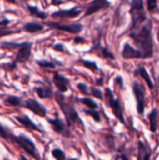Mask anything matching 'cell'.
I'll use <instances>...</instances> for the list:
<instances>
[{
	"label": "cell",
	"instance_id": "1",
	"mask_svg": "<svg viewBox=\"0 0 159 160\" xmlns=\"http://www.w3.org/2000/svg\"><path fill=\"white\" fill-rule=\"evenodd\" d=\"M129 38L133 40L139 51L142 53L143 59L150 58L154 53V41L152 37V22L148 21L140 27L131 30Z\"/></svg>",
	"mask_w": 159,
	"mask_h": 160
},
{
	"label": "cell",
	"instance_id": "2",
	"mask_svg": "<svg viewBox=\"0 0 159 160\" xmlns=\"http://www.w3.org/2000/svg\"><path fill=\"white\" fill-rule=\"evenodd\" d=\"M55 98H56L57 103L59 104V107H60L61 111L64 113V116H65V118L67 120V126L71 127L72 125H78L84 131V125L82 122L81 118H80V115H79L78 112L75 110V108L70 103L67 102L65 100V97L60 93L55 94Z\"/></svg>",
	"mask_w": 159,
	"mask_h": 160
},
{
	"label": "cell",
	"instance_id": "3",
	"mask_svg": "<svg viewBox=\"0 0 159 160\" xmlns=\"http://www.w3.org/2000/svg\"><path fill=\"white\" fill-rule=\"evenodd\" d=\"M131 15L132 25L130 30L136 29L142 25V23L146 21V14L143 8V1L142 0H133L131 2V8L129 10Z\"/></svg>",
	"mask_w": 159,
	"mask_h": 160
},
{
	"label": "cell",
	"instance_id": "4",
	"mask_svg": "<svg viewBox=\"0 0 159 160\" xmlns=\"http://www.w3.org/2000/svg\"><path fill=\"white\" fill-rule=\"evenodd\" d=\"M9 139L11 141H13V142L18 144L22 149H23L29 156H31L32 158H34L36 159H38V156L37 154V148H36L35 143L33 142V141L31 139L26 137L24 134H20L19 136H14L13 134H10Z\"/></svg>",
	"mask_w": 159,
	"mask_h": 160
},
{
	"label": "cell",
	"instance_id": "5",
	"mask_svg": "<svg viewBox=\"0 0 159 160\" xmlns=\"http://www.w3.org/2000/svg\"><path fill=\"white\" fill-rule=\"evenodd\" d=\"M105 101L107 102L108 106L112 109V113L114 114V116L122 123V124H126L125 121V117H124V112L120 104L119 99H115L113 97V94L112 92V90L110 88H106L105 89Z\"/></svg>",
	"mask_w": 159,
	"mask_h": 160
},
{
	"label": "cell",
	"instance_id": "6",
	"mask_svg": "<svg viewBox=\"0 0 159 160\" xmlns=\"http://www.w3.org/2000/svg\"><path fill=\"white\" fill-rule=\"evenodd\" d=\"M46 25H48L51 28H54L60 31H65V32H68L71 34H79L82 32V23H68V24H65V23H60V22H45Z\"/></svg>",
	"mask_w": 159,
	"mask_h": 160
},
{
	"label": "cell",
	"instance_id": "7",
	"mask_svg": "<svg viewBox=\"0 0 159 160\" xmlns=\"http://www.w3.org/2000/svg\"><path fill=\"white\" fill-rule=\"evenodd\" d=\"M133 94L136 98L137 102V111L139 114H142L145 110V102H144V90L143 88L139 84V82H135L132 86Z\"/></svg>",
	"mask_w": 159,
	"mask_h": 160
},
{
	"label": "cell",
	"instance_id": "8",
	"mask_svg": "<svg viewBox=\"0 0 159 160\" xmlns=\"http://www.w3.org/2000/svg\"><path fill=\"white\" fill-rule=\"evenodd\" d=\"M32 42H22V46L18 49L15 57V63H25L31 57Z\"/></svg>",
	"mask_w": 159,
	"mask_h": 160
},
{
	"label": "cell",
	"instance_id": "9",
	"mask_svg": "<svg viewBox=\"0 0 159 160\" xmlns=\"http://www.w3.org/2000/svg\"><path fill=\"white\" fill-rule=\"evenodd\" d=\"M22 107L28 109L29 111L33 112L35 114H37L38 116H41V117L46 116V112H47L46 108L36 99L28 98L26 100H23Z\"/></svg>",
	"mask_w": 159,
	"mask_h": 160
},
{
	"label": "cell",
	"instance_id": "10",
	"mask_svg": "<svg viewBox=\"0 0 159 160\" xmlns=\"http://www.w3.org/2000/svg\"><path fill=\"white\" fill-rule=\"evenodd\" d=\"M48 122L52 126V129L56 133L61 134V135H63L65 137H69L70 136V131H69V129L67 128V125L65 124V122L62 119H60L58 117H56L54 119L48 118Z\"/></svg>",
	"mask_w": 159,
	"mask_h": 160
},
{
	"label": "cell",
	"instance_id": "11",
	"mask_svg": "<svg viewBox=\"0 0 159 160\" xmlns=\"http://www.w3.org/2000/svg\"><path fill=\"white\" fill-rule=\"evenodd\" d=\"M110 5H111V3L107 0H94L87 7L84 16H89V15H92L101 9L107 8Z\"/></svg>",
	"mask_w": 159,
	"mask_h": 160
},
{
	"label": "cell",
	"instance_id": "12",
	"mask_svg": "<svg viewBox=\"0 0 159 160\" xmlns=\"http://www.w3.org/2000/svg\"><path fill=\"white\" fill-rule=\"evenodd\" d=\"M122 56L125 59H138V58H143L142 53L133 48L129 43H125L123 51H122Z\"/></svg>",
	"mask_w": 159,
	"mask_h": 160
},
{
	"label": "cell",
	"instance_id": "13",
	"mask_svg": "<svg viewBox=\"0 0 159 160\" xmlns=\"http://www.w3.org/2000/svg\"><path fill=\"white\" fill-rule=\"evenodd\" d=\"M52 81L59 92L65 93L67 91V85L69 84V80L66 78L64 75L60 74L59 72H55L53 75Z\"/></svg>",
	"mask_w": 159,
	"mask_h": 160
},
{
	"label": "cell",
	"instance_id": "14",
	"mask_svg": "<svg viewBox=\"0 0 159 160\" xmlns=\"http://www.w3.org/2000/svg\"><path fill=\"white\" fill-rule=\"evenodd\" d=\"M82 13V10L77 7H73L70 9H60L52 14L53 18H76Z\"/></svg>",
	"mask_w": 159,
	"mask_h": 160
},
{
	"label": "cell",
	"instance_id": "15",
	"mask_svg": "<svg viewBox=\"0 0 159 160\" xmlns=\"http://www.w3.org/2000/svg\"><path fill=\"white\" fill-rule=\"evenodd\" d=\"M15 118L24 128H26L28 129H32V130H39L37 126L34 122H32V120L26 115H17Z\"/></svg>",
	"mask_w": 159,
	"mask_h": 160
},
{
	"label": "cell",
	"instance_id": "16",
	"mask_svg": "<svg viewBox=\"0 0 159 160\" xmlns=\"http://www.w3.org/2000/svg\"><path fill=\"white\" fill-rule=\"evenodd\" d=\"M22 29H23V31H25L27 33L34 34V33H37V32H39V31L43 30L44 29V25L39 23V22H26V23L23 24Z\"/></svg>",
	"mask_w": 159,
	"mask_h": 160
},
{
	"label": "cell",
	"instance_id": "17",
	"mask_svg": "<svg viewBox=\"0 0 159 160\" xmlns=\"http://www.w3.org/2000/svg\"><path fill=\"white\" fill-rule=\"evenodd\" d=\"M4 103L7 104V106H21L22 107L23 104V100H22L21 98L17 97V96H7L4 99Z\"/></svg>",
	"mask_w": 159,
	"mask_h": 160
},
{
	"label": "cell",
	"instance_id": "18",
	"mask_svg": "<svg viewBox=\"0 0 159 160\" xmlns=\"http://www.w3.org/2000/svg\"><path fill=\"white\" fill-rule=\"evenodd\" d=\"M138 72L140 73V75L142 76V78L146 82L148 87H149L150 89H154V87H155L154 82H152V80H151V78H150V75H149V73L147 72L146 68H145L144 67H142V66H140L139 68H138Z\"/></svg>",
	"mask_w": 159,
	"mask_h": 160
},
{
	"label": "cell",
	"instance_id": "19",
	"mask_svg": "<svg viewBox=\"0 0 159 160\" xmlns=\"http://www.w3.org/2000/svg\"><path fill=\"white\" fill-rule=\"evenodd\" d=\"M157 115L158 112L157 109H154L149 114V123H150V130L152 132H156L157 128Z\"/></svg>",
	"mask_w": 159,
	"mask_h": 160
},
{
	"label": "cell",
	"instance_id": "20",
	"mask_svg": "<svg viewBox=\"0 0 159 160\" xmlns=\"http://www.w3.org/2000/svg\"><path fill=\"white\" fill-rule=\"evenodd\" d=\"M34 91L40 98H49L52 96V91L48 87H35Z\"/></svg>",
	"mask_w": 159,
	"mask_h": 160
},
{
	"label": "cell",
	"instance_id": "21",
	"mask_svg": "<svg viewBox=\"0 0 159 160\" xmlns=\"http://www.w3.org/2000/svg\"><path fill=\"white\" fill-rule=\"evenodd\" d=\"M27 8L30 12V14L32 16H35L37 18H39V19H46L47 18V13L40 10L36 6H31V5H27Z\"/></svg>",
	"mask_w": 159,
	"mask_h": 160
},
{
	"label": "cell",
	"instance_id": "22",
	"mask_svg": "<svg viewBox=\"0 0 159 160\" xmlns=\"http://www.w3.org/2000/svg\"><path fill=\"white\" fill-rule=\"evenodd\" d=\"M80 62L88 69L92 70V71H97L98 69L97 63L96 62H92V61H88V60H84V59H81Z\"/></svg>",
	"mask_w": 159,
	"mask_h": 160
},
{
	"label": "cell",
	"instance_id": "23",
	"mask_svg": "<svg viewBox=\"0 0 159 160\" xmlns=\"http://www.w3.org/2000/svg\"><path fill=\"white\" fill-rule=\"evenodd\" d=\"M81 102L83 103V105H85L86 107H88L90 110H95V109L97 108V103L93 99H91L89 98H81Z\"/></svg>",
	"mask_w": 159,
	"mask_h": 160
},
{
	"label": "cell",
	"instance_id": "24",
	"mask_svg": "<svg viewBox=\"0 0 159 160\" xmlns=\"http://www.w3.org/2000/svg\"><path fill=\"white\" fill-rule=\"evenodd\" d=\"M52 157L56 160H66V154L63 150L59 148H55L52 151Z\"/></svg>",
	"mask_w": 159,
	"mask_h": 160
},
{
	"label": "cell",
	"instance_id": "25",
	"mask_svg": "<svg viewBox=\"0 0 159 160\" xmlns=\"http://www.w3.org/2000/svg\"><path fill=\"white\" fill-rule=\"evenodd\" d=\"M146 154H147V152H146V149H145V145L142 141H140L139 142V155H138L139 160L143 159V158L145 157Z\"/></svg>",
	"mask_w": 159,
	"mask_h": 160
},
{
	"label": "cell",
	"instance_id": "26",
	"mask_svg": "<svg viewBox=\"0 0 159 160\" xmlns=\"http://www.w3.org/2000/svg\"><path fill=\"white\" fill-rule=\"evenodd\" d=\"M84 112L88 115H91L93 117V119L97 122V123H100V116H99V113L97 111H94V110H85Z\"/></svg>",
	"mask_w": 159,
	"mask_h": 160
},
{
	"label": "cell",
	"instance_id": "27",
	"mask_svg": "<svg viewBox=\"0 0 159 160\" xmlns=\"http://www.w3.org/2000/svg\"><path fill=\"white\" fill-rule=\"evenodd\" d=\"M90 94H91L93 97L97 98H98V99H100V100H103V99H104V98H103V94H102L101 90H99V89H97V88L92 87V88H91V92H90Z\"/></svg>",
	"mask_w": 159,
	"mask_h": 160
},
{
	"label": "cell",
	"instance_id": "28",
	"mask_svg": "<svg viewBox=\"0 0 159 160\" xmlns=\"http://www.w3.org/2000/svg\"><path fill=\"white\" fill-rule=\"evenodd\" d=\"M37 64L41 68H54V64L48 60H37Z\"/></svg>",
	"mask_w": 159,
	"mask_h": 160
},
{
	"label": "cell",
	"instance_id": "29",
	"mask_svg": "<svg viewBox=\"0 0 159 160\" xmlns=\"http://www.w3.org/2000/svg\"><path fill=\"white\" fill-rule=\"evenodd\" d=\"M0 137L5 139V140H8L10 138V134L7 133V129L0 124Z\"/></svg>",
	"mask_w": 159,
	"mask_h": 160
},
{
	"label": "cell",
	"instance_id": "30",
	"mask_svg": "<svg viewBox=\"0 0 159 160\" xmlns=\"http://www.w3.org/2000/svg\"><path fill=\"white\" fill-rule=\"evenodd\" d=\"M101 52H102V55L105 57V58H109V59H114V55L112 52H111L107 48H102L101 49Z\"/></svg>",
	"mask_w": 159,
	"mask_h": 160
},
{
	"label": "cell",
	"instance_id": "31",
	"mask_svg": "<svg viewBox=\"0 0 159 160\" xmlns=\"http://www.w3.org/2000/svg\"><path fill=\"white\" fill-rule=\"evenodd\" d=\"M78 88H79V90L81 91V93L83 94V95H89V94H90V92L88 91V88H87L86 84H84L83 82L78 83Z\"/></svg>",
	"mask_w": 159,
	"mask_h": 160
},
{
	"label": "cell",
	"instance_id": "32",
	"mask_svg": "<svg viewBox=\"0 0 159 160\" xmlns=\"http://www.w3.org/2000/svg\"><path fill=\"white\" fill-rule=\"evenodd\" d=\"M157 1H156V0H148V1H147V8H148V10H149V11H153V10L157 8Z\"/></svg>",
	"mask_w": 159,
	"mask_h": 160
},
{
	"label": "cell",
	"instance_id": "33",
	"mask_svg": "<svg viewBox=\"0 0 159 160\" xmlns=\"http://www.w3.org/2000/svg\"><path fill=\"white\" fill-rule=\"evenodd\" d=\"M16 32H18V31H13V30H10V29H7V28L0 27V37L7 36V35L13 34V33H16Z\"/></svg>",
	"mask_w": 159,
	"mask_h": 160
},
{
	"label": "cell",
	"instance_id": "34",
	"mask_svg": "<svg viewBox=\"0 0 159 160\" xmlns=\"http://www.w3.org/2000/svg\"><path fill=\"white\" fill-rule=\"evenodd\" d=\"M53 50L59 51V52H63V51L65 50V48H64V45H63L62 43H58V44H55V45L53 46Z\"/></svg>",
	"mask_w": 159,
	"mask_h": 160
},
{
	"label": "cell",
	"instance_id": "35",
	"mask_svg": "<svg viewBox=\"0 0 159 160\" xmlns=\"http://www.w3.org/2000/svg\"><path fill=\"white\" fill-rule=\"evenodd\" d=\"M74 42H76V43H83V42H85V40L82 37H76L75 39H74Z\"/></svg>",
	"mask_w": 159,
	"mask_h": 160
},
{
	"label": "cell",
	"instance_id": "36",
	"mask_svg": "<svg viewBox=\"0 0 159 160\" xmlns=\"http://www.w3.org/2000/svg\"><path fill=\"white\" fill-rule=\"evenodd\" d=\"M10 22L9 20L7 19H3V20H0V26H4V25H7Z\"/></svg>",
	"mask_w": 159,
	"mask_h": 160
},
{
	"label": "cell",
	"instance_id": "37",
	"mask_svg": "<svg viewBox=\"0 0 159 160\" xmlns=\"http://www.w3.org/2000/svg\"><path fill=\"white\" fill-rule=\"evenodd\" d=\"M150 159H151V154H150V153H147L142 160H150Z\"/></svg>",
	"mask_w": 159,
	"mask_h": 160
},
{
	"label": "cell",
	"instance_id": "38",
	"mask_svg": "<svg viewBox=\"0 0 159 160\" xmlns=\"http://www.w3.org/2000/svg\"><path fill=\"white\" fill-rule=\"evenodd\" d=\"M63 3H65V2L64 1H52V5H60V4H63Z\"/></svg>",
	"mask_w": 159,
	"mask_h": 160
},
{
	"label": "cell",
	"instance_id": "39",
	"mask_svg": "<svg viewBox=\"0 0 159 160\" xmlns=\"http://www.w3.org/2000/svg\"><path fill=\"white\" fill-rule=\"evenodd\" d=\"M121 159L122 160H129L128 159V158H127L126 155H122V156H121Z\"/></svg>",
	"mask_w": 159,
	"mask_h": 160
},
{
	"label": "cell",
	"instance_id": "40",
	"mask_svg": "<svg viewBox=\"0 0 159 160\" xmlns=\"http://www.w3.org/2000/svg\"><path fill=\"white\" fill-rule=\"evenodd\" d=\"M102 82H103V80H102V78H100L99 80H97V84H99V85H101V84H102Z\"/></svg>",
	"mask_w": 159,
	"mask_h": 160
},
{
	"label": "cell",
	"instance_id": "41",
	"mask_svg": "<svg viewBox=\"0 0 159 160\" xmlns=\"http://www.w3.org/2000/svg\"><path fill=\"white\" fill-rule=\"evenodd\" d=\"M21 160H29V159H27V158H25L24 156H21Z\"/></svg>",
	"mask_w": 159,
	"mask_h": 160
},
{
	"label": "cell",
	"instance_id": "42",
	"mask_svg": "<svg viewBox=\"0 0 159 160\" xmlns=\"http://www.w3.org/2000/svg\"><path fill=\"white\" fill-rule=\"evenodd\" d=\"M157 40L159 41V26L158 29H157Z\"/></svg>",
	"mask_w": 159,
	"mask_h": 160
},
{
	"label": "cell",
	"instance_id": "43",
	"mask_svg": "<svg viewBox=\"0 0 159 160\" xmlns=\"http://www.w3.org/2000/svg\"><path fill=\"white\" fill-rule=\"evenodd\" d=\"M68 160H78V159H76V158H69Z\"/></svg>",
	"mask_w": 159,
	"mask_h": 160
},
{
	"label": "cell",
	"instance_id": "44",
	"mask_svg": "<svg viewBox=\"0 0 159 160\" xmlns=\"http://www.w3.org/2000/svg\"><path fill=\"white\" fill-rule=\"evenodd\" d=\"M44 160H46V159H45V158H44Z\"/></svg>",
	"mask_w": 159,
	"mask_h": 160
},
{
	"label": "cell",
	"instance_id": "45",
	"mask_svg": "<svg viewBox=\"0 0 159 160\" xmlns=\"http://www.w3.org/2000/svg\"><path fill=\"white\" fill-rule=\"evenodd\" d=\"M5 160H7V159H5Z\"/></svg>",
	"mask_w": 159,
	"mask_h": 160
}]
</instances>
